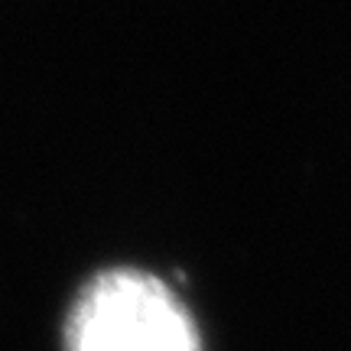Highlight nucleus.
I'll return each mask as SVG.
<instances>
[{
    "label": "nucleus",
    "instance_id": "f257e3e1",
    "mask_svg": "<svg viewBox=\"0 0 351 351\" xmlns=\"http://www.w3.org/2000/svg\"><path fill=\"white\" fill-rule=\"evenodd\" d=\"M65 351H202L199 328L153 274L114 267L88 280L65 322Z\"/></svg>",
    "mask_w": 351,
    "mask_h": 351
}]
</instances>
